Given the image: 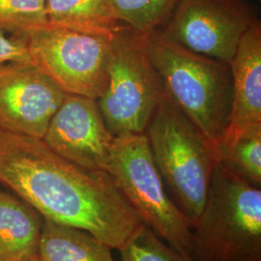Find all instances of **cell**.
<instances>
[{"mask_svg":"<svg viewBox=\"0 0 261 261\" xmlns=\"http://www.w3.org/2000/svg\"><path fill=\"white\" fill-rule=\"evenodd\" d=\"M229 65L232 75V105L230 121L224 139L252 126L261 125L259 20H256L245 33Z\"/></svg>","mask_w":261,"mask_h":261,"instance_id":"11","label":"cell"},{"mask_svg":"<svg viewBox=\"0 0 261 261\" xmlns=\"http://www.w3.org/2000/svg\"><path fill=\"white\" fill-rule=\"evenodd\" d=\"M256 20L242 0H180L158 31L196 54L229 64Z\"/></svg>","mask_w":261,"mask_h":261,"instance_id":"8","label":"cell"},{"mask_svg":"<svg viewBox=\"0 0 261 261\" xmlns=\"http://www.w3.org/2000/svg\"><path fill=\"white\" fill-rule=\"evenodd\" d=\"M192 261H261V190L221 163L193 227Z\"/></svg>","mask_w":261,"mask_h":261,"instance_id":"3","label":"cell"},{"mask_svg":"<svg viewBox=\"0 0 261 261\" xmlns=\"http://www.w3.org/2000/svg\"><path fill=\"white\" fill-rule=\"evenodd\" d=\"M11 62H31L22 38L8 36L0 29V68Z\"/></svg>","mask_w":261,"mask_h":261,"instance_id":"19","label":"cell"},{"mask_svg":"<svg viewBox=\"0 0 261 261\" xmlns=\"http://www.w3.org/2000/svg\"><path fill=\"white\" fill-rule=\"evenodd\" d=\"M0 183L42 217L120 251L144 225L107 171L80 167L44 140L0 128Z\"/></svg>","mask_w":261,"mask_h":261,"instance_id":"1","label":"cell"},{"mask_svg":"<svg viewBox=\"0 0 261 261\" xmlns=\"http://www.w3.org/2000/svg\"><path fill=\"white\" fill-rule=\"evenodd\" d=\"M145 136L169 196L195 226L219 162L217 151L167 95Z\"/></svg>","mask_w":261,"mask_h":261,"instance_id":"4","label":"cell"},{"mask_svg":"<svg viewBox=\"0 0 261 261\" xmlns=\"http://www.w3.org/2000/svg\"><path fill=\"white\" fill-rule=\"evenodd\" d=\"M48 24L47 0H0V29L24 38Z\"/></svg>","mask_w":261,"mask_h":261,"instance_id":"17","label":"cell"},{"mask_svg":"<svg viewBox=\"0 0 261 261\" xmlns=\"http://www.w3.org/2000/svg\"><path fill=\"white\" fill-rule=\"evenodd\" d=\"M43 261H116L112 248L83 229L45 220L39 246Z\"/></svg>","mask_w":261,"mask_h":261,"instance_id":"13","label":"cell"},{"mask_svg":"<svg viewBox=\"0 0 261 261\" xmlns=\"http://www.w3.org/2000/svg\"><path fill=\"white\" fill-rule=\"evenodd\" d=\"M147 34L125 28L112 39L108 85L97 103L114 138L145 134L166 95L150 58Z\"/></svg>","mask_w":261,"mask_h":261,"instance_id":"6","label":"cell"},{"mask_svg":"<svg viewBox=\"0 0 261 261\" xmlns=\"http://www.w3.org/2000/svg\"><path fill=\"white\" fill-rule=\"evenodd\" d=\"M29 261H43L40 257H36V258H33V259H31V260Z\"/></svg>","mask_w":261,"mask_h":261,"instance_id":"20","label":"cell"},{"mask_svg":"<svg viewBox=\"0 0 261 261\" xmlns=\"http://www.w3.org/2000/svg\"><path fill=\"white\" fill-rule=\"evenodd\" d=\"M115 16L124 27L147 34L168 21L180 0H112Z\"/></svg>","mask_w":261,"mask_h":261,"instance_id":"16","label":"cell"},{"mask_svg":"<svg viewBox=\"0 0 261 261\" xmlns=\"http://www.w3.org/2000/svg\"><path fill=\"white\" fill-rule=\"evenodd\" d=\"M218 160L224 168L260 188L261 125L222 140L218 147Z\"/></svg>","mask_w":261,"mask_h":261,"instance_id":"15","label":"cell"},{"mask_svg":"<svg viewBox=\"0 0 261 261\" xmlns=\"http://www.w3.org/2000/svg\"><path fill=\"white\" fill-rule=\"evenodd\" d=\"M48 23L83 32L114 35L126 28L117 19L112 0H47Z\"/></svg>","mask_w":261,"mask_h":261,"instance_id":"14","label":"cell"},{"mask_svg":"<svg viewBox=\"0 0 261 261\" xmlns=\"http://www.w3.org/2000/svg\"><path fill=\"white\" fill-rule=\"evenodd\" d=\"M108 172L141 222L192 261L194 226L169 196L145 134L115 138Z\"/></svg>","mask_w":261,"mask_h":261,"instance_id":"5","label":"cell"},{"mask_svg":"<svg viewBox=\"0 0 261 261\" xmlns=\"http://www.w3.org/2000/svg\"><path fill=\"white\" fill-rule=\"evenodd\" d=\"M66 93L32 62L0 68V128L43 139Z\"/></svg>","mask_w":261,"mask_h":261,"instance_id":"9","label":"cell"},{"mask_svg":"<svg viewBox=\"0 0 261 261\" xmlns=\"http://www.w3.org/2000/svg\"><path fill=\"white\" fill-rule=\"evenodd\" d=\"M147 47L165 93L195 124L218 154L230 121V65L167 40L158 30L147 34Z\"/></svg>","mask_w":261,"mask_h":261,"instance_id":"2","label":"cell"},{"mask_svg":"<svg viewBox=\"0 0 261 261\" xmlns=\"http://www.w3.org/2000/svg\"><path fill=\"white\" fill-rule=\"evenodd\" d=\"M75 165L108 172L115 138L103 120L97 100L66 94L42 139Z\"/></svg>","mask_w":261,"mask_h":261,"instance_id":"10","label":"cell"},{"mask_svg":"<svg viewBox=\"0 0 261 261\" xmlns=\"http://www.w3.org/2000/svg\"><path fill=\"white\" fill-rule=\"evenodd\" d=\"M114 35L48 23L22 39L31 62L66 94L98 100L108 85Z\"/></svg>","mask_w":261,"mask_h":261,"instance_id":"7","label":"cell"},{"mask_svg":"<svg viewBox=\"0 0 261 261\" xmlns=\"http://www.w3.org/2000/svg\"><path fill=\"white\" fill-rule=\"evenodd\" d=\"M45 219L18 196L0 191V261L39 257Z\"/></svg>","mask_w":261,"mask_h":261,"instance_id":"12","label":"cell"},{"mask_svg":"<svg viewBox=\"0 0 261 261\" xmlns=\"http://www.w3.org/2000/svg\"><path fill=\"white\" fill-rule=\"evenodd\" d=\"M119 252L121 261H190L164 242L145 224Z\"/></svg>","mask_w":261,"mask_h":261,"instance_id":"18","label":"cell"}]
</instances>
